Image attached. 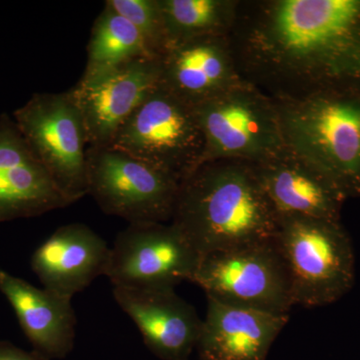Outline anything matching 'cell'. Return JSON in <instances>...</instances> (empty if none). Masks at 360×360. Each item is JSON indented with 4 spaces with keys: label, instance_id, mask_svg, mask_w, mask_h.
I'll use <instances>...</instances> for the list:
<instances>
[{
    "label": "cell",
    "instance_id": "cell-1",
    "mask_svg": "<svg viewBox=\"0 0 360 360\" xmlns=\"http://www.w3.org/2000/svg\"><path fill=\"white\" fill-rule=\"evenodd\" d=\"M229 44L274 101L360 89V0H239Z\"/></svg>",
    "mask_w": 360,
    "mask_h": 360
},
{
    "label": "cell",
    "instance_id": "cell-2",
    "mask_svg": "<svg viewBox=\"0 0 360 360\" xmlns=\"http://www.w3.org/2000/svg\"><path fill=\"white\" fill-rule=\"evenodd\" d=\"M172 224L198 255L276 238L278 219L252 163L212 160L180 184Z\"/></svg>",
    "mask_w": 360,
    "mask_h": 360
},
{
    "label": "cell",
    "instance_id": "cell-3",
    "mask_svg": "<svg viewBox=\"0 0 360 360\" xmlns=\"http://www.w3.org/2000/svg\"><path fill=\"white\" fill-rule=\"evenodd\" d=\"M274 101L286 146L326 172L347 198H360V89Z\"/></svg>",
    "mask_w": 360,
    "mask_h": 360
},
{
    "label": "cell",
    "instance_id": "cell-4",
    "mask_svg": "<svg viewBox=\"0 0 360 360\" xmlns=\"http://www.w3.org/2000/svg\"><path fill=\"white\" fill-rule=\"evenodd\" d=\"M274 238L290 276L293 304L326 307L354 288V245L341 221L281 219Z\"/></svg>",
    "mask_w": 360,
    "mask_h": 360
},
{
    "label": "cell",
    "instance_id": "cell-5",
    "mask_svg": "<svg viewBox=\"0 0 360 360\" xmlns=\"http://www.w3.org/2000/svg\"><path fill=\"white\" fill-rule=\"evenodd\" d=\"M110 148L182 181L202 163L205 136L193 106L158 85L117 130Z\"/></svg>",
    "mask_w": 360,
    "mask_h": 360
},
{
    "label": "cell",
    "instance_id": "cell-6",
    "mask_svg": "<svg viewBox=\"0 0 360 360\" xmlns=\"http://www.w3.org/2000/svg\"><path fill=\"white\" fill-rule=\"evenodd\" d=\"M193 108L205 136L202 163H255L286 146L276 101L248 82Z\"/></svg>",
    "mask_w": 360,
    "mask_h": 360
},
{
    "label": "cell",
    "instance_id": "cell-7",
    "mask_svg": "<svg viewBox=\"0 0 360 360\" xmlns=\"http://www.w3.org/2000/svg\"><path fill=\"white\" fill-rule=\"evenodd\" d=\"M13 118L66 200L72 205L89 195V141L82 111L70 90L33 94Z\"/></svg>",
    "mask_w": 360,
    "mask_h": 360
},
{
    "label": "cell",
    "instance_id": "cell-8",
    "mask_svg": "<svg viewBox=\"0 0 360 360\" xmlns=\"http://www.w3.org/2000/svg\"><path fill=\"white\" fill-rule=\"evenodd\" d=\"M191 281L225 304L281 314L295 307L276 238L201 255Z\"/></svg>",
    "mask_w": 360,
    "mask_h": 360
},
{
    "label": "cell",
    "instance_id": "cell-9",
    "mask_svg": "<svg viewBox=\"0 0 360 360\" xmlns=\"http://www.w3.org/2000/svg\"><path fill=\"white\" fill-rule=\"evenodd\" d=\"M87 181L104 213L131 224L172 221L181 181L117 149L87 148Z\"/></svg>",
    "mask_w": 360,
    "mask_h": 360
},
{
    "label": "cell",
    "instance_id": "cell-10",
    "mask_svg": "<svg viewBox=\"0 0 360 360\" xmlns=\"http://www.w3.org/2000/svg\"><path fill=\"white\" fill-rule=\"evenodd\" d=\"M200 255L174 224H131L110 248L105 276L113 286L175 288L191 281Z\"/></svg>",
    "mask_w": 360,
    "mask_h": 360
},
{
    "label": "cell",
    "instance_id": "cell-11",
    "mask_svg": "<svg viewBox=\"0 0 360 360\" xmlns=\"http://www.w3.org/2000/svg\"><path fill=\"white\" fill-rule=\"evenodd\" d=\"M160 58H141L70 89L82 111L90 148H108L120 127L160 85Z\"/></svg>",
    "mask_w": 360,
    "mask_h": 360
},
{
    "label": "cell",
    "instance_id": "cell-12",
    "mask_svg": "<svg viewBox=\"0 0 360 360\" xmlns=\"http://www.w3.org/2000/svg\"><path fill=\"white\" fill-rule=\"evenodd\" d=\"M252 165L278 220L340 221L347 196L326 172L290 146Z\"/></svg>",
    "mask_w": 360,
    "mask_h": 360
},
{
    "label": "cell",
    "instance_id": "cell-13",
    "mask_svg": "<svg viewBox=\"0 0 360 360\" xmlns=\"http://www.w3.org/2000/svg\"><path fill=\"white\" fill-rule=\"evenodd\" d=\"M160 85L195 106L243 84L229 35H205L167 47L160 58Z\"/></svg>",
    "mask_w": 360,
    "mask_h": 360
},
{
    "label": "cell",
    "instance_id": "cell-14",
    "mask_svg": "<svg viewBox=\"0 0 360 360\" xmlns=\"http://www.w3.org/2000/svg\"><path fill=\"white\" fill-rule=\"evenodd\" d=\"M115 302L141 331L148 349L162 360H188L202 319L174 288L139 290L113 286Z\"/></svg>",
    "mask_w": 360,
    "mask_h": 360
},
{
    "label": "cell",
    "instance_id": "cell-15",
    "mask_svg": "<svg viewBox=\"0 0 360 360\" xmlns=\"http://www.w3.org/2000/svg\"><path fill=\"white\" fill-rule=\"evenodd\" d=\"M68 205L13 118L0 115V224Z\"/></svg>",
    "mask_w": 360,
    "mask_h": 360
},
{
    "label": "cell",
    "instance_id": "cell-16",
    "mask_svg": "<svg viewBox=\"0 0 360 360\" xmlns=\"http://www.w3.org/2000/svg\"><path fill=\"white\" fill-rule=\"evenodd\" d=\"M290 314L225 304L207 298L195 349L200 360H266Z\"/></svg>",
    "mask_w": 360,
    "mask_h": 360
},
{
    "label": "cell",
    "instance_id": "cell-17",
    "mask_svg": "<svg viewBox=\"0 0 360 360\" xmlns=\"http://www.w3.org/2000/svg\"><path fill=\"white\" fill-rule=\"evenodd\" d=\"M110 248L87 225L59 227L33 252L30 265L45 290L72 296L105 274Z\"/></svg>",
    "mask_w": 360,
    "mask_h": 360
},
{
    "label": "cell",
    "instance_id": "cell-18",
    "mask_svg": "<svg viewBox=\"0 0 360 360\" xmlns=\"http://www.w3.org/2000/svg\"><path fill=\"white\" fill-rule=\"evenodd\" d=\"M0 291L13 307L33 350L49 359H63L70 354L77 326L71 297L35 288L1 269Z\"/></svg>",
    "mask_w": 360,
    "mask_h": 360
},
{
    "label": "cell",
    "instance_id": "cell-19",
    "mask_svg": "<svg viewBox=\"0 0 360 360\" xmlns=\"http://www.w3.org/2000/svg\"><path fill=\"white\" fill-rule=\"evenodd\" d=\"M141 58H155L131 23L110 4L94 21L87 45V63L82 79H90Z\"/></svg>",
    "mask_w": 360,
    "mask_h": 360
},
{
    "label": "cell",
    "instance_id": "cell-20",
    "mask_svg": "<svg viewBox=\"0 0 360 360\" xmlns=\"http://www.w3.org/2000/svg\"><path fill=\"white\" fill-rule=\"evenodd\" d=\"M238 4L239 0H160L168 46L205 35H229Z\"/></svg>",
    "mask_w": 360,
    "mask_h": 360
},
{
    "label": "cell",
    "instance_id": "cell-21",
    "mask_svg": "<svg viewBox=\"0 0 360 360\" xmlns=\"http://www.w3.org/2000/svg\"><path fill=\"white\" fill-rule=\"evenodd\" d=\"M105 2L136 28L151 54L160 58L168 44L160 0H108Z\"/></svg>",
    "mask_w": 360,
    "mask_h": 360
},
{
    "label": "cell",
    "instance_id": "cell-22",
    "mask_svg": "<svg viewBox=\"0 0 360 360\" xmlns=\"http://www.w3.org/2000/svg\"><path fill=\"white\" fill-rule=\"evenodd\" d=\"M0 360H51L39 352H25L8 341H0Z\"/></svg>",
    "mask_w": 360,
    "mask_h": 360
}]
</instances>
